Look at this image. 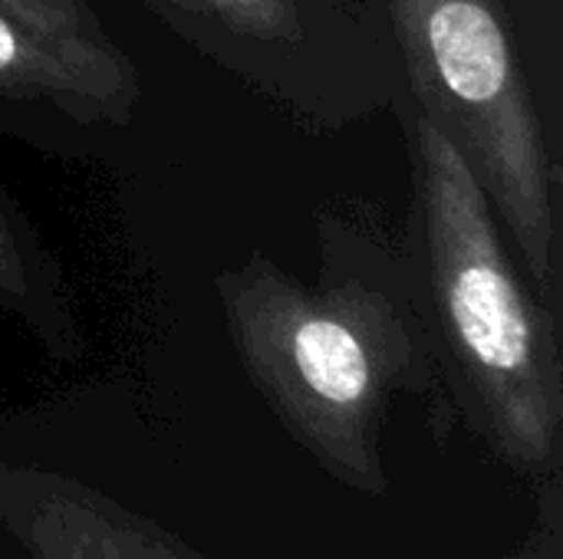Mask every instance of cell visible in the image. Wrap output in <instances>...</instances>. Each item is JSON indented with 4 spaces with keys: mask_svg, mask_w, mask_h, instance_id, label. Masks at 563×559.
Instances as JSON below:
<instances>
[{
    "mask_svg": "<svg viewBox=\"0 0 563 559\" xmlns=\"http://www.w3.org/2000/svg\"><path fill=\"white\" fill-rule=\"evenodd\" d=\"M317 247L310 283L254 250L214 290L238 349L274 392L307 415L356 422L412 369L426 323L402 244L373 214L320 211Z\"/></svg>",
    "mask_w": 563,
    "mask_h": 559,
    "instance_id": "1",
    "label": "cell"
},
{
    "mask_svg": "<svg viewBox=\"0 0 563 559\" xmlns=\"http://www.w3.org/2000/svg\"><path fill=\"white\" fill-rule=\"evenodd\" d=\"M412 171L402 257L426 333L495 402L501 418L534 425L558 379V339L548 300L528 283L508 237L439 125L409 99L396 109Z\"/></svg>",
    "mask_w": 563,
    "mask_h": 559,
    "instance_id": "2",
    "label": "cell"
},
{
    "mask_svg": "<svg viewBox=\"0 0 563 559\" xmlns=\"http://www.w3.org/2000/svg\"><path fill=\"white\" fill-rule=\"evenodd\" d=\"M399 56L406 99L482 185L528 283L558 297V165L501 0H373Z\"/></svg>",
    "mask_w": 563,
    "mask_h": 559,
    "instance_id": "3",
    "label": "cell"
},
{
    "mask_svg": "<svg viewBox=\"0 0 563 559\" xmlns=\"http://www.w3.org/2000/svg\"><path fill=\"white\" fill-rule=\"evenodd\" d=\"M208 63L313 132H343L406 99L373 0H139Z\"/></svg>",
    "mask_w": 563,
    "mask_h": 559,
    "instance_id": "4",
    "label": "cell"
},
{
    "mask_svg": "<svg viewBox=\"0 0 563 559\" xmlns=\"http://www.w3.org/2000/svg\"><path fill=\"white\" fill-rule=\"evenodd\" d=\"M139 109L132 59L63 46L0 7V135L56 161H102Z\"/></svg>",
    "mask_w": 563,
    "mask_h": 559,
    "instance_id": "5",
    "label": "cell"
},
{
    "mask_svg": "<svg viewBox=\"0 0 563 559\" xmlns=\"http://www.w3.org/2000/svg\"><path fill=\"white\" fill-rule=\"evenodd\" d=\"M73 290L26 208L0 178V313L23 320L53 346L76 339Z\"/></svg>",
    "mask_w": 563,
    "mask_h": 559,
    "instance_id": "6",
    "label": "cell"
},
{
    "mask_svg": "<svg viewBox=\"0 0 563 559\" xmlns=\"http://www.w3.org/2000/svg\"><path fill=\"white\" fill-rule=\"evenodd\" d=\"M0 7L23 20L30 30L63 46L82 49L99 59H129L125 49L109 36L102 16L89 0H0Z\"/></svg>",
    "mask_w": 563,
    "mask_h": 559,
    "instance_id": "7",
    "label": "cell"
}]
</instances>
